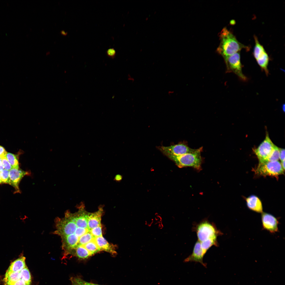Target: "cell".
<instances>
[{
	"instance_id": "cell-1",
	"label": "cell",
	"mask_w": 285,
	"mask_h": 285,
	"mask_svg": "<svg viewBox=\"0 0 285 285\" xmlns=\"http://www.w3.org/2000/svg\"><path fill=\"white\" fill-rule=\"evenodd\" d=\"M220 43L217 51L224 59L243 49H248L247 46L240 42L226 27L224 28L220 32Z\"/></svg>"
},
{
	"instance_id": "cell-2",
	"label": "cell",
	"mask_w": 285,
	"mask_h": 285,
	"mask_svg": "<svg viewBox=\"0 0 285 285\" xmlns=\"http://www.w3.org/2000/svg\"><path fill=\"white\" fill-rule=\"evenodd\" d=\"M192 230L196 232L198 240L200 242L211 239H217L223 234L217 228L215 224L207 219L194 224Z\"/></svg>"
},
{
	"instance_id": "cell-3",
	"label": "cell",
	"mask_w": 285,
	"mask_h": 285,
	"mask_svg": "<svg viewBox=\"0 0 285 285\" xmlns=\"http://www.w3.org/2000/svg\"><path fill=\"white\" fill-rule=\"evenodd\" d=\"M202 150V148L201 147L192 153L178 156H167L173 160L180 168L189 167L199 169L201 168L202 161L201 153Z\"/></svg>"
},
{
	"instance_id": "cell-4",
	"label": "cell",
	"mask_w": 285,
	"mask_h": 285,
	"mask_svg": "<svg viewBox=\"0 0 285 285\" xmlns=\"http://www.w3.org/2000/svg\"><path fill=\"white\" fill-rule=\"evenodd\" d=\"M281 163L278 161L259 162L256 170L257 174L263 176H277L283 173Z\"/></svg>"
},
{
	"instance_id": "cell-5",
	"label": "cell",
	"mask_w": 285,
	"mask_h": 285,
	"mask_svg": "<svg viewBox=\"0 0 285 285\" xmlns=\"http://www.w3.org/2000/svg\"><path fill=\"white\" fill-rule=\"evenodd\" d=\"M255 45L253 55L258 64L265 72L267 75L268 73V66L269 61L268 55L264 49L259 41L257 37L254 36Z\"/></svg>"
},
{
	"instance_id": "cell-6",
	"label": "cell",
	"mask_w": 285,
	"mask_h": 285,
	"mask_svg": "<svg viewBox=\"0 0 285 285\" xmlns=\"http://www.w3.org/2000/svg\"><path fill=\"white\" fill-rule=\"evenodd\" d=\"M275 145L267 135L264 140L258 148L255 150L259 162L268 161V158L273 151Z\"/></svg>"
},
{
	"instance_id": "cell-7",
	"label": "cell",
	"mask_w": 285,
	"mask_h": 285,
	"mask_svg": "<svg viewBox=\"0 0 285 285\" xmlns=\"http://www.w3.org/2000/svg\"><path fill=\"white\" fill-rule=\"evenodd\" d=\"M225 60L229 70L234 72L242 80H247L246 77L242 73L239 52L228 57Z\"/></svg>"
},
{
	"instance_id": "cell-8",
	"label": "cell",
	"mask_w": 285,
	"mask_h": 285,
	"mask_svg": "<svg viewBox=\"0 0 285 285\" xmlns=\"http://www.w3.org/2000/svg\"><path fill=\"white\" fill-rule=\"evenodd\" d=\"M158 148L166 155H180L193 152L197 150V149H192L184 143H179L169 146H159L158 147Z\"/></svg>"
},
{
	"instance_id": "cell-9",
	"label": "cell",
	"mask_w": 285,
	"mask_h": 285,
	"mask_svg": "<svg viewBox=\"0 0 285 285\" xmlns=\"http://www.w3.org/2000/svg\"><path fill=\"white\" fill-rule=\"evenodd\" d=\"M261 220L262 226L264 229L272 234L278 231L279 222L274 216L268 213L262 212Z\"/></svg>"
},
{
	"instance_id": "cell-10",
	"label": "cell",
	"mask_w": 285,
	"mask_h": 285,
	"mask_svg": "<svg viewBox=\"0 0 285 285\" xmlns=\"http://www.w3.org/2000/svg\"><path fill=\"white\" fill-rule=\"evenodd\" d=\"M205 254L201 247L200 242L197 240L194 245L192 254L185 259L184 262H199L206 268L207 264L203 261V256Z\"/></svg>"
},
{
	"instance_id": "cell-11",
	"label": "cell",
	"mask_w": 285,
	"mask_h": 285,
	"mask_svg": "<svg viewBox=\"0 0 285 285\" xmlns=\"http://www.w3.org/2000/svg\"><path fill=\"white\" fill-rule=\"evenodd\" d=\"M19 169L12 168L9 170L10 184L15 188V193L20 192L18 186L19 183L25 175L29 173Z\"/></svg>"
},
{
	"instance_id": "cell-12",
	"label": "cell",
	"mask_w": 285,
	"mask_h": 285,
	"mask_svg": "<svg viewBox=\"0 0 285 285\" xmlns=\"http://www.w3.org/2000/svg\"><path fill=\"white\" fill-rule=\"evenodd\" d=\"M103 211L102 209L101 208L96 212L89 213L88 219V225L89 230L101 225V218Z\"/></svg>"
},
{
	"instance_id": "cell-13",
	"label": "cell",
	"mask_w": 285,
	"mask_h": 285,
	"mask_svg": "<svg viewBox=\"0 0 285 285\" xmlns=\"http://www.w3.org/2000/svg\"><path fill=\"white\" fill-rule=\"evenodd\" d=\"M247 205L250 210L259 213L263 212L262 202L259 198L254 195H251L246 199Z\"/></svg>"
},
{
	"instance_id": "cell-14",
	"label": "cell",
	"mask_w": 285,
	"mask_h": 285,
	"mask_svg": "<svg viewBox=\"0 0 285 285\" xmlns=\"http://www.w3.org/2000/svg\"><path fill=\"white\" fill-rule=\"evenodd\" d=\"M94 240L101 251H103L114 255L116 252L114 246L109 244L102 236L96 238Z\"/></svg>"
},
{
	"instance_id": "cell-15",
	"label": "cell",
	"mask_w": 285,
	"mask_h": 285,
	"mask_svg": "<svg viewBox=\"0 0 285 285\" xmlns=\"http://www.w3.org/2000/svg\"><path fill=\"white\" fill-rule=\"evenodd\" d=\"M26 258L23 255L11 263L7 271L18 272L21 271L26 266L25 263Z\"/></svg>"
},
{
	"instance_id": "cell-16",
	"label": "cell",
	"mask_w": 285,
	"mask_h": 285,
	"mask_svg": "<svg viewBox=\"0 0 285 285\" xmlns=\"http://www.w3.org/2000/svg\"><path fill=\"white\" fill-rule=\"evenodd\" d=\"M92 255L83 245L78 246L72 253L71 257L75 256L80 259H86Z\"/></svg>"
},
{
	"instance_id": "cell-17",
	"label": "cell",
	"mask_w": 285,
	"mask_h": 285,
	"mask_svg": "<svg viewBox=\"0 0 285 285\" xmlns=\"http://www.w3.org/2000/svg\"><path fill=\"white\" fill-rule=\"evenodd\" d=\"M20 279V272H12L7 271L4 279L6 285H10Z\"/></svg>"
},
{
	"instance_id": "cell-18",
	"label": "cell",
	"mask_w": 285,
	"mask_h": 285,
	"mask_svg": "<svg viewBox=\"0 0 285 285\" xmlns=\"http://www.w3.org/2000/svg\"><path fill=\"white\" fill-rule=\"evenodd\" d=\"M200 243L201 247L205 254L212 246L214 245L216 247L218 246L217 239H209Z\"/></svg>"
},
{
	"instance_id": "cell-19",
	"label": "cell",
	"mask_w": 285,
	"mask_h": 285,
	"mask_svg": "<svg viewBox=\"0 0 285 285\" xmlns=\"http://www.w3.org/2000/svg\"><path fill=\"white\" fill-rule=\"evenodd\" d=\"M92 255L100 251L94 239L83 245Z\"/></svg>"
},
{
	"instance_id": "cell-20",
	"label": "cell",
	"mask_w": 285,
	"mask_h": 285,
	"mask_svg": "<svg viewBox=\"0 0 285 285\" xmlns=\"http://www.w3.org/2000/svg\"><path fill=\"white\" fill-rule=\"evenodd\" d=\"M6 157L12 168H19L18 160L16 155L11 153H7Z\"/></svg>"
},
{
	"instance_id": "cell-21",
	"label": "cell",
	"mask_w": 285,
	"mask_h": 285,
	"mask_svg": "<svg viewBox=\"0 0 285 285\" xmlns=\"http://www.w3.org/2000/svg\"><path fill=\"white\" fill-rule=\"evenodd\" d=\"M95 238L89 231L79 238L78 246L84 245Z\"/></svg>"
},
{
	"instance_id": "cell-22",
	"label": "cell",
	"mask_w": 285,
	"mask_h": 285,
	"mask_svg": "<svg viewBox=\"0 0 285 285\" xmlns=\"http://www.w3.org/2000/svg\"><path fill=\"white\" fill-rule=\"evenodd\" d=\"M21 279L25 281L28 284L30 285L31 282V276L27 266L20 271Z\"/></svg>"
},
{
	"instance_id": "cell-23",
	"label": "cell",
	"mask_w": 285,
	"mask_h": 285,
	"mask_svg": "<svg viewBox=\"0 0 285 285\" xmlns=\"http://www.w3.org/2000/svg\"><path fill=\"white\" fill-rule=\"evenodd\" d=\"M279 159V148L275 145L274 149L270 155L268 161H278Z\"/></svg>"
},
{
	"instance_id": "cell-24",
	"label": "cell",
	"mask_w": 285,
	"mask_h": 285,
	"mask_svg": "<svg viewBox=\"0 0 285 285\" xmlns=\"http://www.w3.org/2000/svg\"><path fill=\"white\" fill-rule=\"evenodd\" d=\"M0 176L3 183L10 184L9 171L3 169L0 172Z\"/></svg>"
},
{
	"instance_id": "cell-25",
	"label": "cell",
	"mask_w": 285,
	"mask_h": 285,
	"mask_svg": "<svg viewBox=\"0 0 285 285\" xmlns=\"http://www.w3.org/2000/svg\"><path fill=\"white\" fill-rule=\"evenodd\" d=\"M89 231L95 238L102 236L101 225L92 229Z\"/></svg>"
},
{
	"instance_id": "cell-26",
	"label": "cell",
	"mask_w": 285,
	"mask_h": 285,
	"mask_svg": "<svg viewBox=\"0 0 285 285\" xmlns=\"http://www.w3.org/2000/svg\"><path fill=\"white\" fill-rule=\"evenodd\" d=\"M4 169L9 171L12 168L8 161L6 157H5L1 159Z\"/></svg>"
},
{
	"instance_id": "cell-27",
	"label": "cell",
	"mask_w": 285,
	"mask_h": 285,
	"mask_svg": "<svg viewBox=\"0 0 285 285\" xmlns=\"http://www.w3.org/2000/svg\"><path fill=\"white\" fill-rule=\"evenodd\" d=\"M106 54L108 57L113 59L116 57V52L114 48H110L107 50Z\"/></svg>"
},
{
	"instance_id": "cell-28",
	"label": "cell",
	"mask_w": 285,
	"mask_h": 285,
	"mask_svg": "<svg viewBox=\"0 0 285 285\" xmlns=\"http://www.w3.org/2000/svg\"><path fill=\"white\" fill-rule=\"evenodd\" d=\"M74 277L75 279L81 285H99L87 282L78 277Z\"/></svg>"
},
{
	"instance_id": "cell-29",
	"label": "cell",
	"mask_w": 285,
	"mask_h": 285,
	"mask_svg": "<svg viewBox=\"0 0 285 285\" xmlns=\"http://www.w3.org/2000/svg\"><path fill=\"white\" fill-rule=\"evenodd\" d=\"M10 285H29L25 281L20 279L17 281Z\"/></svg>"
},
{
	"instance_id": "cell-30",
	"label": "cell",
	"mask_w": 285,
	"mask_h": 285,
	"mask_svg": "<svg viewBox=\"0 0 285 285\" xmlns=\"http://www.w3.org/2000/svg\"><path fill=\"white\" fill-rule=\"evenodd\" d=\"M7 153L4 148L2 146H0V158L1 159L6 157Z\"/></svg>"
},
{
	"instance_id": "cell-31",
	"label": "cell",
	"mask_w": 285,
	"mask_h": 285,
	"mask_svg": "<svg viewBox=\"0 0 285 285\" xmlns=\"http://www.w3.org/2000/svg\"><path fill=\"white\" fill-rule=\"evenodd\" d=\"M279 159L282 161L285 160V150L279 148Z\"/></svg>"
},
{
	"instance_id": "cell-32",
	"label": "cell",
	"mask_w": 285,
	"mask_h": 285,
	"mask_svg": "<svg viewBox=\"0 0 285 285\" xmlns=\"http://www.w3.org/2000/svg\"><path fill=\"white\" fill-rule=\"evenodd\" d=\"M70 280L71 282L72 285H81L75 279L74 277H71Z\"/></svg>"
},
{
	"instance_id": "cell-33",
	"label": "cell",
	"mask_w": 285,
	"mask_h": 285,
	"mask_svg": "<svg viewBox=\"0 0 285 285\" xmlns=\"http://www.w3.org/2000/svg\"><path fill=\"white\" fill-rule=\"evenodd\" d=\"M4 169L2 161L0 158V172Z\"/></svg>"
},
{
	"instance_id": "cell-34",
	"label": "cell",
	"mask_w": 285,
	"mask_h": 285,
	"mask_svg": "<svg viewBox=\"0 0 285 285\" xmlns=\"http://www.w3.org/2000/svg\"><path fill=\"white\" fill-rule=\"evenodd\" d=\"M122 177L121 175H118L116 176L115 179L116 180L118 181L122 179Z\"/></svg>"
},
{
	"instance_id": "cell-35",
	"label": "cell",
	"mask_w": 285,
	"mask_h": 285,
	"mask_svg": "<svg viewBox=\"0 0 285 285\" xmlns=\"http://www.w3.org/2000/svg\"><path fill=\"white\" fill-rule=\"evenodd\" d=\"M128 79L130 80L132 82H133L134 81L135 79L134 78L131 77L130 75H129L128 76Z\"/></svg>"
},
{
	"instance_id": "cell-36",
	"label": "cell",
	"mask_w": 285,
	"mask_h": 285,
	"mask_svg": "<svg viewBox=\"0 0 285 285\" xmlns=\"http://www.w3.org/2000/svg\"><path fill=\"white\" fill-rule=\"evenodd\" d=\"M61 34L64 35H66L67 34V32H65L63 30L60 31Z\"/></svg>"
},
{
	"instance_id": "cell-37",
	"label": "cell",
	"mask_w": 285,
	"mask_h": 285,
	"mask_svg": "<svg viewBox=\"0 0 285 285\" xmlns=\"http://www.w3.org/2000/svg\"><path fill=\"white\" fill-rule=\"evenodd\" d=\"M281 164L283 169L284 170L285 169V160L281 162Z\"/></svg>"
},
{
	"instance_id": "cell-38",
	"label": "cell",
	"mask_w": 285,
	"mask_h": 285,
	"mask_svg": "<svg viewBox=\"0 0 285 285\" xmlns=\"http://www.w3.org/2000/svg\"><path fill=\"white\" fill-rule=\"evenodd\" d=\"M2 183H3L2 181L1 180V177L0 176V184H1Z\"/></svg>"
},
{
	"instance_id": "cell-39",
	"label": "cell",
	"mask_w": 285,
	"mask_h": 285,
	"mask_svg": "<svg viewBox=\"0 0 285 285\" xmlns=\"http://www.w3.org/2000/svg\"><path fill=\"white\" fill-rule=\"evenodd\" d=\"M7 6H8V5H9V4H8V3H7Z\"/></svg>"
}]
</instances>
